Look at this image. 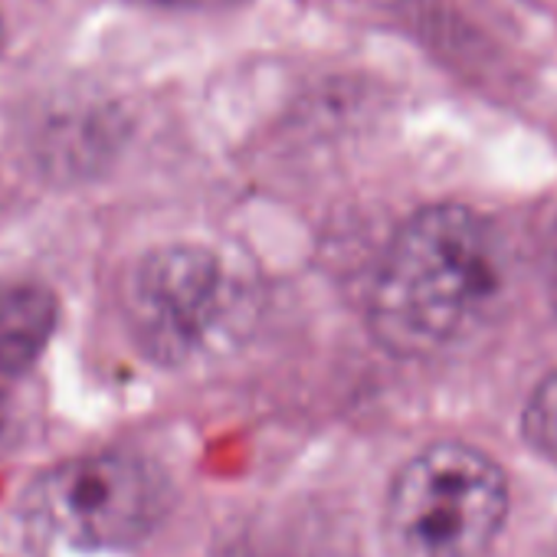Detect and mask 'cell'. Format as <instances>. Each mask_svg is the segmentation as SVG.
Returning <instances> with one entry per match:
<instances>
[{
    "instance_id": "8992f818",
    "label": "cell",
    "mask_w": 557,
    "mask_h": 557,
    "mask_svg": "<svg viewBox=\"0 0 557 557\" xmlns=\"http://www.w3.org/2000/svg\"><path fill=\"white\" fill-rule=\"evenodd\" d=\"M524 440L557 466V371L547 374L524 407Z\"/></svg>"
},
{
    "instance_id": "7a4b0ae2",
    "label": "cell",
    "mask_w": 557,
    "mask_h": 557,
    "mask_svg": "<svg viewBox=\"0 0 557 557\" xmlns=\"http://www.w3.org/2000/svg\"><path fill=\"white\" fill-rule=\"evenodd\" d=\"M122 309L138 351L161 368L184 371L233 355L252 335L262 289L239 256L171 243L132 265Z\"/></svg>"
},
{
    "instance_id": "52a82bcc",
    "label": "cell",
    "mask_w": 557,
    "mask_h": 557,
    "mask_svg": "<svg viewBox=\"0 0 557 557\" xmlns=\"http://www.w3.org/2000/svg\"><path fill=\"white\" fill-rule=\"evenodd\" d=\"M141 8H161V11H216L226 8L233 0H132Z\"/></svg>"
},
{
    "instance_id": "277c9868",
    "label": "cell",
    "mask_w": 557,
    "mask_h": 557,
    "mask_svg": "<svg viewBox=\"0 0 557 557\" xmlns=\"http://www.w3.org/2000/svg\"><path fill=\"white\" fill-rule=\"evenodd\" d=\"M168 502V482L148 459L89 453L40 472L24 492V518L76 547H128L161 524Z\"/></svg>"
},
{
    "instance_id": "6da1fadb",
    "label": "cell",
    "mask_w": 557,
    "mask_h": 557,
    "mask_svg": "<svg viewBox=\"0 0 557 557\" xmlns=\"http://www.w3.org/2000/svg\"><path fill=\"white\" fill-rule=\"evenodd\" d=\"M508 259L495 223L459 203L413 213L371 286L374 338L400 358H446L502 312Z\"/></svg>"
},
{
    "instance_id": "3957f363",
    "label": "cell",
    "mask_w": 557,
    "mask_h": 557,
    "mask_svg": "<svg viewBox=\"0 0 557 557\" xmlns=\"http://www.w3.org/2000/svg\"><path fill=\"white\" fill-rule=\"evenodd\" d=\"M505 511V472L482 449L433 443L391 485L387 557H492Z\"/></svg>"
},
{
    "instance_id": "5b68a950",
    "label": "cell",
    "mask_w": 557,
    "mask_h": 557,
    "mask_svg": "<svg viewBox=\"0 0 557 557\" xmlns=\"http://www.w3.org/2000/svg\"><path fill=\"white\" fill-rule=\"evenodd\" d=\"M60 322L57 296L37 283H0V387L24 377Z\"/></svg>"
},
{
    "instance_id": "ba28073f",
    "label": "cell",
    "mask_w": 557,
    "mask_h": 557,
    "mask_svg": "<svg viewBox=\"0 0 557 557\" xmlns=\"http://www.w3.org/2000/svg\"><path fill=\"white\" fill-rule=\"evenodd\" d=\"M4 44H8V24H4V11H0V53H4Z\"/></svg>"
}]
</instances>
